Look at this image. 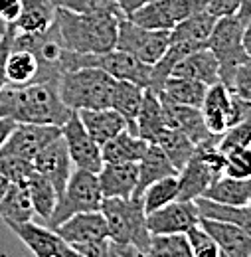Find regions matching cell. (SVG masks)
<instances>
[{
	"label": "cell",
	"mask_w": 251,
	"mask_h": 257,
	"mask_svg": "<svg viewBox=\"0 0 251 257\" xmlns=\"http://www.w3.org/2000/svg\"><path fill=\"white\" fill-rule=\"evenodd\" d=\"M237 18L243 24H247V20L251 18V0H241V6L237 10Z\"/></svg>",
	"instance_id": "obj_52"
},
{
	"label": "cell",
	"mask_w": 251,
	"mask_h": 257,
	"mask_svg": "<svg viewBox=\"0 0 251 257\" xmlns=\"http://www.w3.org/2000/svg\"><path fill=\"white\" fill-rule=\"evenodd\" d=\"M166 119L164 109L157 93L151 89H145V99L141 105V111L135 119V133L145 139L147 143H157V139L166 131Z\"/></svg>",
	"instance_id": "obj_23"
},
{
	"label": "cell",
	"mask_w": 251,
	"mask_h": 257,
	"mask_svg": "<svg viewBox=\"0 0 251 257\" xmlns=\"http://www.w3.org/2000/svg\"><path fill=\"white\" fill-rule=\"evenodd\" d=\"M8 186H10V182H8V178H4L2 174H0V198L6 194V190H8Z\"/></svg>",
	"instance_id": "obj_55"
},
{
	"label": "cell",
	"mask_w": 251,
	"mask_h": 257,
	"mask_svg": "<svg viewBox=\"0 0 251 257\" xmlns=\"http://www.w3.org/2000/svg\"><path fill=\"white\" fill-rule=\"evenodd\" d=\"M176 178H178V200L180 202H196L218 180L214 172L202 162L198 153L178 170Z\"/></svg>",
	"instance_id": "obj_20"
},
{
	"label": "cell",
	"mask_w": 251,
	"mask_h": 257,
	"mask_svg": "<svg viewBox=\"0 0 251 257\" xmlns=\"http://www.w3.org/2000/svg\"><path fill=\"white\" fill-rule=\"evenodd\" d=\"M220 257H225V255H223V253H221V255H220Z\"/></svg>",
	"instance_id": "obj_57"
},
{
	"label": "cell",
	"mask_w": 251,
	"mask_h": 257,
	"mask_svg": "<svg viewBox=\"0 0 251 257\" xmlns=\"http://www.w3.org/2000/svg\"><path fill=\"white\" fill-rule=\"evenodd\" d=\"M200 218H208V220H220V222H229V224L237 225L239 229H243L251 237V206H223L216 204L212 200L206 198H198L196 200Z\"/></svg>",
	"instance_id": "obj_30"
},
{
	"label": "cell",
	"mask_w": 251,
	"mask_h": 257,
	"mask_svg": "<svg viewBox=\"0 0 251 257\" xmlns=\"http://www.w3.org/2000/svg\"><path fill=\"white\" fill-rule=\"evenodd\" d=\"M60 135H62V128L54 125L20 123L12 128V133L0 147V157H16L24 161H34L36 155Z\"/></svg>",
	"instance_id": "obj_11"
},
{
	"label": "cell",
	"mask_w": 251,
	"mask_h": 257,
	"mask_svg": "<svg viewBox=\"0 0 251 257\" xmlns=\"http://www.w3.org/2000/svg\"><path fill=\"white\" fill-rule=\"evenodd\" d=\"M22 12L12 24L18 34H42L46 32L56 18V6L50 0H20Z\"/></svg>",
	"instance_id": "obj_25"
},
{
	"label": "cell",
	"mask_w": 251,
	"mask_h": 257,
	"mask_svg": "<svg viewBox=\"0 0 251 257\" xmlns=\"http://www.w3.org/2000/svg\"><path fill=\"white\" fill-rule=\"evenodd\" d=\"M99 212L105 218L109 239L115 243L133 245L143 255L151 245L153 233L147 225V212L143 198L133 194L129 200L123 198H103Z\"/></svg>",
	"instance_id": "obj_3"
},
{
	"label": "cell",
	"mask_w": 251,
	"mask_h": 257,
	"mask_svg": "<svg viewBox=\"0 0 251 257\" xmlns=\"http://www.w3.org/2000/svg\"><path fill=\"white\" fill-rule=\"evenodd\" d=\"M200 225L216 241V245L225 257L251 255V237L237 225L220 220H208V218H200Z\"/></svg>",
	"instance_id": "obj_17"
},
{
	"label": "cell",
	"mask_w": 251,
	"mask_h": 257,
	"mask_svg": "<svg viewBox=\"0 0 251 257\" xmlns=\"http://www.w3.org/2000/svg\"><path fill=\"white\" fill-rule=\"evenodd\" d=\"M62 137L65 141L67 153L71 157V162L79 170H89L99 172L103 168V157H101V147L89 137L85 131L77 111L71 113V117L62 125Z\"/></svg>",
	"instance_id": "obj_10"
},
{
	"label": "cell",
	"mask_w": 251,
	"mask_h": 257,
	"mask_svg": "<svg viewBox=\"0 0 251 257\" xmlns=\"http://www.w3.org/2000/svg\"><path fill=\"white\" fill-rule=\"evenodd\" d=\"M249 206H251V198H249Z\"/></svg>",
	"instance_id": "obj_58"
},
{
	"label": "cell",
	"mask_w": 251,
	"mask_h": 257,
	"mask_svg": "<svg viewBox=\"0 0 251 257\" xmlns=\"http://www.w3.org/2000/svg\"><path fill=\"white\" fill-rule=\"evenodd\" d=\"M117 6L95 12H69L56 8L54 26L63 46L75 54H105L115 50L119 20Z\"/></svg>",
	"instance_id": "obj_2"
},
{
	"label": "cell",
	"mask_w": 251,
	"mask_h": 257,
	"mask_svg": "<svg viewBox=\"0 0 251 257\" xmlns=\"http://www.w3.org/2000/svg\"><path fill=\"white\" fill-rule=\"evenodd\" d=\"M105 257H143L139 249H135L133 245H123V243H115L109 239Z\"/></svg>",
	"instance_id": "obj_49"
},
{
	"label": "cell",
	"mask_w": 251,
	"mask_h": 257,
	"mask_svg": "<svg viewBox=\"0 0 251 257\" xmlns=\"http://www.w3.org/2000/svg\"><path fill=\"white\" fill-rule=\"evenodd\" d=\"M225 166L223 176L247 180L251 178V147H237L231 151H225Z\"/></svg>",
	"instance_id": "obj_39"
},
{
	"label": "cell",
	"mask_w": 251,
	"mask_h": 257,
	"mask_svg": "<svg viewBox=\"0 0 251 257\" xmlns=\"http://www.w3.org/2000/svg\"><path fill=\"white\" fill-rule=\"evenodd\" d=\"M243 48H245V52L251 56V18L247 20V24L243 28Z\"/></svg>",
	"instance_id": "obj_54"
},
{
	"label": "cell",
	"mask_w": 251,
	"mask_h": 257,
	"mask_svg": "<svg viewBox=\"0 0 251 257\" xmlns=\"http://www.w3.org/2000/svg\"><path fill=\"white\" fill-rule=\"evenodd\" d=\"M26 190H28V196H30V202L34 206V214L40 216L44 222L50 220L56 204H58V192L56 188L52 186V182L48 178H44L42 174H38L34 170L30 178L26 180Z\"/></svg>",
	"instance_id": "obj_35"
},
{
	"label": "cell",
	"mask_w": 251,
	"mask_h": 257,
	"mask_svg": "<svg viewBox=\"0 0 251 257\" xmlns=\"http://www.w3.org/2000/svg\"><path fill=\"white\" fill-rule=\"evenodd\" d=\"M198 224H200V212H198L196 202L174 200L155 212L147 214V225L153 235L186 233Z\"/></svg>",
	"instance_id": "obj_12"
},
{
	"label": "cell",
	"mask_w": 251,
	"mask_h": 257,
	"mask_svg": "<svg viewBox=\"0 0 251 257\" xmlns=\"http://www.w3.org/2000/svg\"><path fill=\"white\" fill-rule=\"evenodd\" d=\"M227 89L251 105V56H247V60L235 69L231 85Z\"/></svg>",
	"instance_id": "obj_43"
},
{
	"label": "cell",
	"mask_w": 251,
	"mask_h": 257,
	"mask_svg": "<svg viewBox=\"0 0 251 257\" xmlns=\"http://www.w3.org/2000/svg\"><path fill=\"white\" fill-rule=\"evenodd\" d=\"M0 36H2V34H0Z\"/></svg>",
	"instance_id": "obj_59"
},
{
	"label": "cell",
	"mask_w": 251,
	"mask_h": 257,
	"mask_svg": "<svg viewBox=\"0 0 251 257\" xmlns=\"http://www.w3.org/2000/svg\"><path fill=\"white\" fill-rule=\"evenodd\" d=\"M243 28L245 24L237 18V14L218 18L214 30L208 38V50L216 56L220 65V81L229 87L233 73L247 60V52L243 48Z\"/></svg>",
	"instance_id": "obj_7"
},
{
	"label": "cell",
	"mask_w": 251,
	"mask_h": 257,
	"mask_svg": "<svg viewBox=\"0 0 251 257\" xmlns=\"http://www.w3.org/2000/svg\"><path fill=\"white\" fill-rule=\"evenodd\" d=\"M210 0H170V10L176 22L198 12H208Z\"/></svg>",
	"instance_id": "obj_45"
},
{
	"label": "cell",
	"mask_w": 251,
	"mask_h": 257,
	"mask_svg": "<svg viewBox=\"0 0 251 257\" xmlns=\"http://www.w3.org/2000/svg\"><path fill=\"white\" fill-rule=\"evenodd\" d=\"M170 75L192 79V81H198V83H204L206 87H210L220 81V65H218L216 56L206 46L202 50L188 54L184 60H180L172 67Z\"/></svg>",
	"instance_id": "obj_18"
},
{
	"label": "cell",
	"mask_w": 251,
	"mask_h": 257,
	"mask_svg": "<svg viewBox=\"0 0 251 257\" xmlns=\"http://www.w3.org/2000/svg\"><path fill=\"white\" fill-rule=\"evenodd\" d=\"M56 8L69 10V12H95L115 6L113 0H50Z\"/></svg>",
	"instance_id": "obj_44"
},
{
	"label": "cell",
	"mask_w": 251,
	"mask_h": 257,
	"mask_svg": "<svg viewBox=\"0 0 251 257\" xmlns=\"http://www.w3.org/2000/svg\"><path fill=\"white\" fill-rule=\"evenodd\" d=\"M14 127H16L14 121H10V119H0V147L4 145V141L8 139V135L12 133Z\"/></svg>",
	"instance_id": "obj_51"
},
{
	"label": "cell",
	"mask_w": 251,
	"mask_h": 257,
	"mask_svg": "<svg viewBox=\"0 0 251 257\" xmlns=\"http://www.w3.org/2000/svg\"><path fill=\"white\" fill-rule=\"evenodd\" d=\"M143 257H194L186 233L153 235L149 249Z\"/></svg>",
	"instance_id": "obj_38"
},
{
	"label": "cell",
	"mask_w": 251,
	"mask_h": 257,
	"mask_svg": "<svg viewBox=\"0 0 251 257\" xmlns=\"http://www.w3.org/2000/svg\"><path fill=\"white\" fill-rule=\"evenodd\" d=\"M38 79V60L34 54L12 46L6 60V85H30Z\"/></svg>",
	"instance_id": "obj_32"
},
{
	"label": "cell",
	"mask_w": 251,
	"mask_h": 257,
	"mask_svg": "<svg viewBox=\"0 0 251 257\" xmlns=\"http://www.w3.org/2000/svg\"><path fill=\"white\" fill-rule=\"evenodd\" d=\"M170 46V30H147L131 22L129 18L119 20L115 48L129 56L141 60L143 64L155 65Z\"/></svg>",
	"instance_id": "obj_8"
},
{
	"label": "cell",
	"mask_w": 251,
	"mask_h": 257,
	"mask_svg": "<svg viewBox=\"0 0 251 257\" xmlns=\"http://www.w3.org/2000/svg\"><path fill=\"white\" fill-rule=\"evenodd\" d=\"M12 42H14V28L6 26L4 34L0 36V89L6 85V60L12 50Z\"/></svg>",
	"instance_id": "obj_46"
},
{
	"label": "cell",
	"mask_w": 251,
	"mask_h": 257,
	"mask_svg": "<svg viewBox=\"0 0 251 257\" xmlns=\"http://www.w3.org/2000/svg\"><path fill=\"white\" fill-rule=\"evenodd\" d=\"M4 30H6V26H4L2 22H0V34H4Z\"/></svg>",
	"instance_id": "obj_56"
},
{
	"label": "cell",
	"mask_w": 251,
	"mask_h": 257,
	"mask_svg": "<svg viewBox=\"0 0 251 257\" xmlns=\"http://www.w3.org/2000/svg\"><path fill=\"white\" fill-rule=\"evenodd\" d=\"M137 164H139V186H137V192L135 194H139V196L153 182H157L160 178H166V176H176L178 174V170L172 166V162L168 161V157L162 153V149L158 145H155V143H149L143 159Z\"/></svg>",
	"instance_id": "obj_26"
},
{
	"label": "cell",
	"mask_w": 251,
	"mask_h": 257,
	"mask_svg": "<svg viewBox=\"0 0 251 257\" xmlns=\"http://www.w3.org/2000/svg\"><path fill=\"white\" fill-rule=\"evenodd\" d=\"M202 198L223 206H245L249 204L251 198V178L239 180V178L221 176L204 192Z\"/></svg>",
	"instance_id": "obj_29"
},
{
	"label": "cell",
	"mask_w": 251,
	"mask_h": 257,
	"mask_svg": "<svg viewBox=\"0 0 251 257\" xmlns=\"http://www.w3.org/2000/svg\"><path fill=\"white\" fill-rule=\"evenodd\" d=\"M218 18H214L210 12H198L188 18L174 24L170 30V44L176 42H208L210 34L214 30Z\"/></svg>",
	"instance_id": "obj_34"
},
{
	"label": "cell",
	"mask_w": 251,
	"mask_h": 257,
	"mask_svg": "<svg viewBox=\"0 0 251 257\" xmlns=\"http://www.w3.org/2000/svg\"><path fill=\"white\" fill-rule=\"evenodd\" d=\"M34 206L24 184H10L0 198V218L6 225L24 224L34 220Z\"/></svg>",
	"instance_id": "obj_28"
},
{
	"label": "cell",
	"mask_w": 251,
	"mask_h": 257,
	"mask_svg": "<svg viewBox=\"0 0 251 257\" xmlns=\"http://www.w3.org/2000/svg\"><path fill=\"white\" fill-rule=\"evenodd\" d=\"M81 67H99V69L107 71L117 81H129V83H135L145 89L151 85L153 65L143 64L141 60L129 56L117 48L111 52H105V54H79L77 69H81Z\"/></svg>",
	"instance_id": "obj_9"
},
{
	"label": "cell",
	"mask_w": 251,
	"mask_h": 257,
	"mask_svg": "<svg viewBox=\"0 0 251 257\" xmlns=\"http://www.w3.org/2000/svg\"><path fill=\"white\" fill-rule=\"evenodd\" d=\"M208 87L204 83L184 79V77H176L170 75L162 89L158 91V99L162 103H170V105H186V107H200L204 97H206Z\"/></svg>",
	"instance_id": "obj_27"
},
{
	"label": "cell",
	"mask_w": 251,
	"mask_h": 257,
	"mask_svg": "<svg viewBox=\"0 0 251 257\" xmlns=\"http://www.w3.org/2000/svg\"><path fill=\"white\" fill-rule=\"evenodd\" d=\"M8 227L30 249L34 257H56L63 245V239L54 229H50L48 225L36 224L34 220L24 224H12Z\"/></svg>",
	"instance_id": "obj_19"
},
{
	"label": "cell",
	"mask_w": 251,
	"mask_h": 257,
	"mask_svg": "<svg viewBox=\"0 0 251 257\" xmlns=\"http://www.w3.org/2000/svg\"><path fill=\"white\" fill-rule=\"evenodd\" d=\"M12 46L24 48L34 54L38 60V79L40 81H58L63 73H67V62L71 56V50H67L60 40V34L52 24L42 34H18L14 32Z\"/></svg>",
	"instance_id": "obj_6"
},
{
	"label": "cell",
	"mask_w": 251,
	"mask_h": 257,
	"mask_svg": "<svg viewBox=\"0 0 251 257\" xmlns=\"http://www.w3.org/2000/svg\"><path fill=\"white\" fill-rule=\"evenodd\" d=\"M58 91V81H40L30 85H4L0 89V119L16 125H54L60 127L71 117Z\"/></svg>",
	"instance_id": "obj_1"
},
{
	"label": "cell",
	"mask_w": 251,
	"mask_h": 257,
	"mask_svg": "<svg viewBox=\"0 0 251 257\" xmlns=\"http://www.w3.org/2000/svg\"><path fill=\"white\" fill-rule=\"evenodd\" d=\"M239 6H241V0H210L208 12L214 18H223V16L237 14Z\"/></svg>",
	"instance_id": "obj_47"
},
{
	"label": "cell",
	"mask_w": 251,
	"mask_h": 257,
	"mask_svg": "<svg viewBox=\"0 0 251 257\" xmlns=\"http://www.w3.org/2000/svg\"><path fill=\"white\" fill-rule=\"evenodd\" d=\"M155 145L162 149V153L168 157V161L172 162V166L176 170H180L196 155V149H198L186 135H182L180 131H174V128H166L157 139Z\"/></svg>",
	"instance_id": "obj_36"
},
{
	"label": "cell",
	"mask_w": 251,
	"mask_h": 257,
	"mask_svg": "<svg viewBox=\"0 0 251 257\" xmlns=\"http://www.w3.org/2000/svg\"><path fill=\"white\" fill-rule=\"evenodd\" d=\"M103 194L99 186V178L95 172L89 170H79L75 168L65 184V190L58 198V204L50 216L46 225L50 229H56L65 220H69L75 214L83 212H97L101 208Z\"/></svg>",
	"instance_id": "obj_5"
},
{
	"label": "cell",
	"mask_w": 251,
	"mask_h": 257,
	"mask_svg": "<svg viewBox=\"0 0 251 257\" xmlns=\"http://www.w3.org/2000/svg\"><path fill=\"white\" fill-rule=\"evenodd\" d=\"M237 147H251V117L227 127L218 141V149L221 153L237 149Z\"/></svg>",
	"instance_id": "obj_40"
},
{
	"label": "cell",
	"mask_w": 251,
	"mask_h": 257,
	"mask_svg": "<svg viewBox=\"0 0 251 257\" xmlns=\"http://www.w3.org/2000/svg\"><path fill=\"white\" fill-rule=\"evenodd\" d=\"M141 198H143V206H145L147 214L178 200V178L176 176L160 178L157 182H153L151 186H147L141 194Z\"/></svg>",
	"instance_id": "obj_37"
},
{
	"label": "cell",
	"mask_w": 251,
	"mask_h": 257,
	"mask_svg": "<svg viewBox=\"0 0 251 257\" xmlns=\"http://www.w3.org/2000/svg\"><path fill=\"white\" fill-rule=\"evenodd\" d=\"M103 198H123L129 200L139 186V164L137 162H103V168L97 172Z\"/></svg>",
	"instance_id": "obj_16"
},
{
	"label": "cell",
	"mask_w": 251,
	"mask_h": 257,
	"mask_svg": "<svg viewBox=\"0 0 251 257\" xmlns=\"http://www.w3.org/2000/svg\"><path fill=\"white\" fill-rule=\"evenodd\" d=\"M200 111L208 131L214 137H221L227 128V117H229V89L221 81L210 85L200 105Z\"/></svg>",
	"instance_id": "obj_22"
},
{
	"label": "cell",
	"mask_w": 251,
	"mask_h": 257,
	"mask_svg": "<svg viewBox=\"0 0 251 257\" xmlns=\"http://www.w3.org/2000/svg\"><path fill=\"white\" fill-rule=\"evenodd\" d=\"M56 257H85L81 251H77L75 247H71V245H67L65 241H63V245L60 247V251H58V255Z\"/></svg>",
	"instance_id": "obj_53"
},
{
	"label": "cell",
	"mask_w": 251,
	"mask_h": 257,
	"mask_svg": "<svg viewBox=\"0 0 251 257\" xmlns=\"http://www.w3.org/2000/svg\"><path fill=\"white\" fill-rule=\"evenodd\" d=\"M32 164H34V170L38 174H42L44 178H48L52 182V186L58 192V198L62 196V192L65 190V184H67V180L71 176V172L75 170L62 135L56 137L52 143H48L36 155V159L32 161Z\"/></svg>",
	"instance_id": "obj_13"
},
{
	"label": "cell",
	"mask_w": 251,
	"mask_h": 257,
	"mask_svg": "<svg viewBox=\"0 0 251 257\" xmlns=\"http://www.w3.org/2000/svg\"><path fill=\"white\" fill-rule=\"evenodd\" d=\"M162 103V101H160ZM164 109V119H166V127L180 131L182 135H186L196 147H204V145H212L216 143V137L208 131L200 107H186V105H170V103H162Z\"/></svg>",
	"instance_id": "obj_15"
},
{
	"label": "cell",
	"mask_w": 251,
	"mask_h": 257,
	"mask_svg": "<svg viewBox=\"0 0 251 257\" xmlns=\"http://www.w3.org/2000/svg\"><path fill=\"white\" fill-rule=\"evenodd\" d=\"M125 18L147 30H172L176 24L172 10H170V0H151L139 6L135 12H131Z\"/></svg>",
	"instance_id": "obj_31"
},
{
	"label": "cell",
	"mask_w": 251,
	"mask_h": 257,
	"mask_svg": "<svg viewBox=\"0 0 251 257\" xmlns=\"http://www.w3.org/2000/svg\"><path fill=\"white\" fill-rule=\"evenodd\" d=\"M145 99V87H139L129 81H117L113 89V99H111V109H115L119 115L125 117L129 123V131L135 133V119L141 111Z\"/></svg>",
	"instance_id": "obj_33"
},
{
	"label": "cell",
	"mask_w": 251,
	"mask_h": 257,
	"mask_svg": "<svg viewBox=\"0 0 251 257\" xmlns=\"http://www.w3.org/2000/svg\"><path fill=\"white\" fill-rule=\"evenodd\" d=\"M67 245H85L95 241H105L109 239L107 224L103 214L97 212H83L75 214L69 220H65L54 229Z\"/></svg>",
	"instance_id": "obj_14"
},
{
	"label": "cell",
	"mask_w": 251,
	"mask_h": 257,
	"mask_svg": "<svg viewBox=\"0 0 251 257\" xmlns=\"http://www.w3.org/2000/svg\"><path fill=\"white\" fill-rule=\"evenodd\" d=\"M249 257H251V255H249Z\"/></svg>",
	"instance_id": "obj_60"
},
{
	"label": "cell",
	"mask_w": 251,
	"mask_h": 257,
	"mask_svg": "<svg viewBox=\"0 0 251 257\" xmlns=\"http://www.w3.org/2000/svg\"><path fill=\"white\" fill-rule=\"evenodd\" d=\"M0 174L8 178L10 184H26V180L34 174V164L32 161L16 157H0Z\"/></svg>",
	"instance_id": "obj_41"
},
{
	"label": "cell",
	"mask_w": 251,
	"mask_h": 257,
	"mask_svg": "<svg viewBox=\"0 0 251 257\" xmlns=\"http://www.w3.org/2000/svg\"><path fill=\"white\" fill-rule=\"evenodd\" d=\"M22 12L20 0H0V22L4 26H12Z\"/></svg>",
	"instance_id": "obj_48"
},
{
	"label": "cell",
	"mask_w": 251,
	"mask_h": 257,
	"mask_svg": "<svg viewBox=\"0 0 251 257\" xmlns=\"http://www.w3.org/2000/svg\"><path fill=\"white\" fill-rule=\"evenodd\" d=\"M115 83L117 79L99 67H81L63 73L58 79V91L71 111L111 109Z\"/></svg>",
	"instance_id": "obj_4"
},
{
	"label": "cell",
	"mask_w": 251,
	"mask_h": 257,
	"mask_svg": "<svg viewBox=\"0 0 251 257\" xmlns=\"http://www.w3.org/2000/svg\"><path fill=\"white\" fill-rule=\"evenodd\" d=\"M113 2H115V6L121 10L123 16H129V14L135 12L139 6H143V4H147V2H151V0H113Z\"/></svg>",
	"instance_id": "obj_50"
},
{
	"label": "cell",
	"mask_w": 251,
	"mask_h": 257,
	"mask_svg": "<svg viewBox=\"0 0 251 257\" xmlns=\"http://www.w3.org/2000/svg\"><path fill=\"white\" fill-rule=\"evenodd\" d=\"M77 115L85 131L89 133V137L99 147H103L107 141H111L113 137L129 128L125 117L119 115L115 109H85V111H77Z\"/></svg>",
	"instance_id": "obj_21"
},
{
	"label": "cell",
	"mask_w": 251,
	"mask_h": 257,
	"mask_svg": "<svg viewBox=\"0 0 251 257\" xmlns=\"http://www.w3.org/2000/svg\"><path fill=\"white\" fill-rule=\"evenodd\" d=\"M147 147L149 143L145 139H141L137 133L127 128L101 147V157H103V162H113V164L139 162L143 159Z\"/></svg>",
	"instance_id": "obj_24"
},
{
	"label": "cell",
	"mask_w": 251,
	"mask_h": 257,
	"mask_svg": "<svg viewBox=\"0 0 251 257\" xmlns=\"http://www.w3.org/2000/svg\"><path fill=\"white\" fill-rule=\"evenodd\" d=\"M188 243L192 247V255L194 257H220L221 251L220 247L216 245V241L204 231V227L198 224L194 225L192 229L186 231Z\"/></svg>",
	"instance_id": "obj_42"
}]
</instances>
